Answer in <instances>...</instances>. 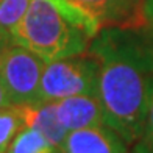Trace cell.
<instances>
[{"label":"cell","mask_w":153,"mask_h":153,"mask_svg":"<svg viewBox=\"0 0 153 153\" xmlns=\"http://www.w3.org/2000/svg\"><path fill=\"white\" fill-rule=\"evenodd\" d=\"M99 59V95L105 125L128 145L144 128L153 80V44L134 31L109 28L99 33L89 50Z\"/></svg>","instance_id":"1"},{"label":"cell","mask_w":153,"mask_h":153,"mask_svg":"<svg viewBox=\"0 0 153 153\" xmlns=\"http://www.w3.org/2000/svg\"><path fill=\"white\" fill-rule=\"evenodd\" d=\"M100 25L71 0H31L11 39L48 62L88 52Z\"/></svg>","instance_id":"2"},{"label":"cell","mask_w":153,"mask_h":153,"mask_svg":"<svg viewBox=\"0 0 153 153\" xmlns=\"http://www.w3.org/2000/svg\"><path fill=\"white\" fill-rule=\"evenodd\" d=\"M100 64L91 52L45 62L39 103L59 102L74 95H97Z\"/></svg>","instance_id":"3"},{"label":"cell","mask_w":153,"mask_h":153,"mask_svg":"<svg viewBox=\"0 0 153 153\" xmlns=\"http://www.w3.org/2000/svg\"><path fill=\"white\" fill-rule=\"evenodd\" d=\"M45 61L24 45L10 44L0 64V81L11 105L39 103L41 76Z\"/></svg>","instance_id":"4"},{"label":"cell","mask_w":153,"mask_h":153,"mask_svg":"<svg viewBox=\"0 0 153 153\" xmlns=\"http://www.w3.org/2000/svg\"><path fill=\"white\" fill-rule=\"evenodd\" d=\"M127 142L108 125L69 131L61 153H127Z\"/></svg>","instance_id":"5"},{"label":"cell","mask_w":153,"mask_h":153,"mask_svg":"<svg viewBox=\"0 0 153 153\" xmlns=\"http://www.w3.org/2000/svg\"><path fill=\"white\" fill-rule=\"evenodd\" d=\"M24 127L38 130L55 147L61 149L67 136V128L58 116L56 102H42L34 105H16Z\"/></svg>","instance_id":"6"},{"label":"cell","mask_w":153,"mask_h":153,"mask_svg":"<svg viewBox=\"0 0 153 153\" xmlns=\"http://www.w3.org/2000/svg\"><path fill=\"white\" fill-rule=\"evenodd\" d=\"M56 105L59 120L67 131L105 125L99 95H74L56 102Z\"/></svg>","instance_id":"7"},{"label":"cell","mask_w":153,"mask_h":153,"mask_svg":"<svg viewBox=\"0 0 153 153\" xmlns=\"http://www.w3.org/2000/svg\"><path fill=\"white\" fill-rule=\"evenodd\" d=\"M92 14L100 24L127 20L134 14L139 0H71Z\"/></svg>","instance_id":"8"},{"label":"cell","mask_w":153,"mask_h":153,"mask_svg":"<svg viewBox=\"0 0 153 153\" xmlns=\"http://www.w3.org/2000/svg\"><path fill=\"white\" fill-rule=\"evenodd\" d=\"M6 153H61V149L55 147L38 130L24 127L13 139Z\"/></svg>","instance_id":"9"},{"label":"cell","mask_w":153,"mask_h":153,"mask_svg":"<svg viewBox=\"0 0 153 153\" xmlns=\"http://www.w3.org/2000/svg\"><path fill=\"white\" fill-rule=\"evenodd\" d=\"M31 0H0V34L13 42V31L22 20Z\"/></svg>","instance_id":"10"},{"label":"cell","mask_w":153,"mask_h":153,"mask_svg":"<svg viewBox=\"0 0 153 153\" xmlns=\"http://www.w3.org/2000/svg\"><path fill=\"white\" fill-rule=\"evenodd\" d=\"M24 128L19 109L16 105H10L0 109V153H6L19 130Z\"/></svg>","instance_id":"11"},{"label":"cell","mask_w":153,"mask_h":153,"mask_svg":"<svg viewBox=\"0 0 153 153\" xmlns=\"http://www.w3.org/2000/svg\"><path fill=\"white\" fill-rule=\"evenodd\" d=\"M134 153H153V80L150 83L144 128L139 139L134 142Z\"/></svg>","instance_id":"12"},{"label":"cell","mask_w":153,"mask_h":153,"mask_svg":"<svg viewBox=\"0 0 153 153\" xmlns=\"http://www.w3.org/2000/svg\"><path fill=\"white\" fill-rule=\"evenodd\" d=\"M142 16L144 20L150 28L153 30V0H145L142 6Z\"/></svg>","instance_id":"13"},{"label":"cell","mask_w":153,"mask_h":153,"mask_svg":"<svg viewBox=\"0 0 153 153\" xmlns=\"http://www.w3.org/2000/svg\"><path fill=\"white\" fill-rule=\"evenodd\" d=\"M10 105H11V102L8 99V95H6V91L2 85V81H0V109L5 108V106H10Z\"/></svg>","instance_id":"14"},{"label":"cell","mask_w":153,"mask_h":153,"mask_svg":"<svg viewBox=\"0 0 153 153\" xmlns=\"http://www.w3.org/2000/svg\"><path fill=\"white\" fill-rule=\"evenodd\" d=\"M10 44H13L11 41H8L6 38H3L2 34H0V64H2V59H3V55H5L6 47H8Z\"/></svg>","instance_id":"15"},{"label":"cell","mask_w":153,"mask_h":153,"mask_svg":"<svg viewBox=\"0 0 153 153\" xmlns=\"http://www.w3.org/2000/svg\"><path fill=\"white\" fill-rule=\"evenodd\" d=\"M133 153H134V152H133Z\"/></svg>","instance_id":"16"}]
</instances>
